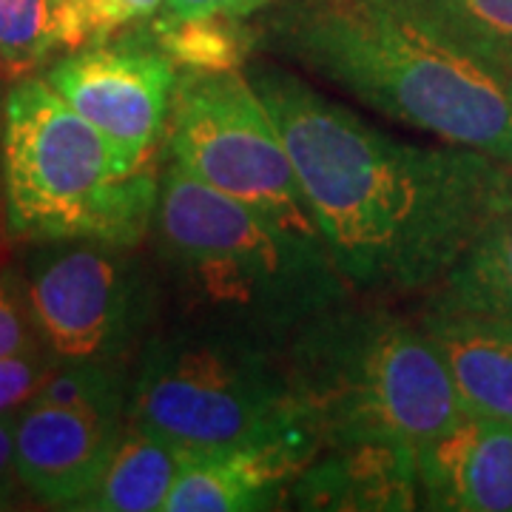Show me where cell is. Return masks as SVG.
Returning <instances> with one entry per match:
<instances>
[{
  "label": "cell",
  "mask_w": 512,
  "mask_h": 512,
  "mask_svg": "<svg viewBox=\"0 0 512 512\" xmlns=\"http://www.w3.org/2000/svg\"><path fill=\"white\" fill-rule=\"evenodd\" d=\"M3 111H6V86L0 80V237L6 234V202H3Z\"/></svg>",
  "instance_id": "25"
},
{
  "label": "cell",
  "mask_w": 512,
  "mask_h": 512,
  "mask_svg": "<svg viewBox=\"0 0 512 512\" xmlns=\"http://www.w3.org/2000/svg\"><path fill=\"white\" fill-rule=\"evenodd\" d=\"M126 419H111L63 404L29 402L15 421V458L23 490L74 510L97 487Z\"/></svg>",
  "instance_id": "10"
},
{
  "label": "cell",
  "mask_w": 512,
  "mask_h": 512,
  "mask_svg": "<svg viewBox=\"0 0 512 512\" xmlns=\"http://www.w3.org/2000/svg\"><path fill=\"white\" fill-rule=\"evenodd\" d=\"M464 52L512 77V0H404Z\"/></svg>",
  "instance_id": "19"
},
{
  "label": "cell",
  "mask_w": 512,
  "mask_h": 512,
  "mask_svg": "<svg viewBox=\"0 0 512 512\" xmlns=\"http://www.w3.org/2000/svg\"><path fill=\"white\" fill-rule=\"evenodd\" d=\"M188 458L183 447L126 421L106 473L74 510L163 512Z\"/></svg>",
  "instance_id": "15"
},
{
  "label": "cell",
  "mask_w": 512,
  "mask_h": 512,
  "mask_svg": "<svg viewBox=\"0 0 512 512\" xmlns=\"http://www.w3.org/2000/svg\"><path fill=\"white\" fill-rule=\"evenodd\" d=\"M421 325L439 348L467 416L512 424V325L424 308Z\"/></svg>",
  "instance_id": "14"
},
{
  "label": "cell",
  "mask_w": 512,
  "mask_h": 512,
  "mask_svg": "<svg viewBox=\"0 0 512 512\" xmlns=\"http://www.w3.org/2000/svg\"><path fill=\"white\" fill-rule=\"evenodd\" d=\"M40 345L43 342L29 308L26 276L12 268H0V356H15Z\"/></svg>",
  "instance_id": "22"
},
{
  "label": "cell",
  "mask_w": 512,
  "mask_h": 512,
  "mask_svg": "<svg viewBox=\"0 0 512 512\" xmlns=\"http://www.w3.org/2000/svg\"><path fill=\"white\" fill-rule=\"evenodd\" d=\"M77 46L69 0H0V80H20Z\"/></svg>",
  "instance_id": "17"
},
{
  "label": "cell",
  "mask_w": 512,
  "mask_h": 512,
  "mask_svg": "<svg viewBox=\"0 0 512 512\" xmlns=\"http://www.w3.org/2000/svg\"><path fill=\"white\" fill-rule=\"evenodd\" d=\"M271 0H165L163 15L174 18H208V15H222V18H245L256 9H262Z\"/></svg>",
  "instance_id": "23"
},
{
  "label": "cell",
  "mask_w": 512,
  "mask_h": 512,
  "mask_svg": "<svg viewBox=\"0 0 512 512\" xmlns=\"http://www.w3.org/2000/svg\"><path fill=\"white\" fill-rule=\"evenodd\" d=\"M23 276L40 342L60 362L123 367L157 311L154 279L134 248L100 239L35 242Z\"/></svg>",
  "instance_id": "8"
},
{
  "label": "cell",
  "mask_w": 512,
  "mask_h": 512,
  "mask_svg": "<svg viewBox=\"0 0 512 512\" xmlns=\"http://www.w3.org/2000/svg\"><path fill=\"white\" fill-rule=\"evenodd\" d=\"M421 507L512 512V424L461 416L416 444Z\"/></svg>",
  "instance_id": "12"
},
{
  "label": "cell",
  "mask_w": 512,
  "mask_h": 512,
  "mask_svg": "<svg viewBox=\"0 0 512 512\" xmlns=\"http://www.w3.org/2000/svg\"><path fill=\"white\" fill-rule=\"evenodd\" d=\"M55 365L57 359L46 345L15 356H0V416H18L43 390Z\"/></svg>",
  "instance_id": "21"
},
{
  "label": "cell",
  "mask_w": 512,
  "mask_h": 512,
  "mask_svg": "<svg viewBox=\"0 0 512 512\" xmlns=\"http://www.w3.org/2000/svg\"><path fill=\"white\" fill-rule=\"evenodd\" d=\"M15 421L18 416H0V510L12 507L23 490L15 458Z\"/></svg>",
  "instance_id": "24"
},
{
  "label": "cell",
  "mask_w": 512,
  "mask_h": 512,
  "mask_svg": "<svg viewBox=\"0 0 512 512\" xmlns=\"http://www.w3.org/2000/svg\"><path fill=\"white\" fill-rule=\"evenodd\" d=\"M274 43L384 117L512 165L510 77L404 0H313Z\"/></svg>",
  "instance_id": "2"
},
{
  "label": "cell",
  "mask_w": 512,
  "mask_h": 512,
  "mask_svg": "<svg viewBox=\"0 0 512 512\" xmlns=\"http://www.w3.org/2000/svg\"><path fill=\"white\" fill-rule=\"evenodd\" d=\"M43 77L106 137L123 171L154 165L180 80L154 40H97L55 60Z\"/></svg>",
  "instance_id": "9"
},
{
  "label": "cell",
  "mask_w": 512,
  "mask_h": 512,
  "mask_svg": "<svg viewBox=\"0 0 512 512\" xmlns=\"http://www.w3.org/2000/svg\"><path fill=\"white\" fill-rule=\"evenodd\" d=\"M350 291H433L512 202V165L390 137L276 66L248 74Z\"/></svg>",
  "instance_id": "1"
},
{
  "label": "cell",
  "mask_w": 512,
  "mask_h": 512,
  "mask_svg": "<svg viewBox=\"0 0 512 512\" xmlns=\"http://www.w3.org/2000/svg\"><path fill=\"white\" fill-rule=\"evenodd\" d=\"M427 308L512 325V202L433 288Z\"/></svg>",
  "instance_id": "16"
},
{
  "label": "cell",
  "mask_w": 512,
  "mask_h": 512,
  "mask_svg": "<svg viewBox=\"0 0 512 512\" xmlns=\"http://www.w3.org/2000/svg\"><path fill=\"white\" fill-rule=\"evenodd\" d=\"M279 353L322 447L419 444L467 416L430 333L387 308L342 302L302 325Z\"/></svg>",
  "instance_id": "4"
},
{
  "label": "cell",
  "mask_w": 512,
  "mask_h": 512,
  "mask_svg": "<svg viewBox=\"0 0 512 512\" xmlns=\"http://www.w3.org/2000/svg\"><path fill=\"white\" fill-rule=\"evenodd\" d=\"M126 421L191 456L316 436L279 348L191 322L143 342Z\"/></svg>",
  "instance_id": "6"
},
{
  "label": "cell",
  "mask_w": 512,
  "mask_h": 512,
  "mask_svg": "<svg viewBox=\"0 0 512 512\" xmlns=\"http://www.w3.org/2000/svg\"><path fill=\"white\" fill-rule=\"evenodd\" d=\"M160 174H134L46 83L20 77L3 111L6 234L18 242L100 239L137 248L154 228Z\"/></svg>",
  "instance_id": "5"
},
{
  "label": "cell",
  "mask_w": 512,
  "mask_h": 512,
  "mask_svg": "<svg viewBox=\"0 0 512 512\" xmlns=\"http://www.w3.org/2000/svg\"><path fill=\"white\" fill-rule=\"evenodd\" d=\"M165 137L171 160L191 177L245 202L293 237L325 245L291 151L242 69L180 72Z\"/></svg>",
  "instance_id": "7"
},
{
  "label": "cell",
  "mask_w": 512,
  "mask_h": 512,
  "mask_svg": "<svg viewBox=\"0 0 512 512\" xmlns=\"http://www.w3.org/2000/svg\"><path fill=\"white\" fill-rule=\"evenodd\" d=\"M288 501L299 510H416L421 507L416 444L356 441L322 447L293 478Z\"/></svg>",
  "instance_id": "13"
},
{
  "label": "cell",
  "mask_w": 512,
  "mask_h": 512,
  "mask_svg": "<svg viewBox=\"0 0 512 512\" xmlns=\"http://www.w3.org/2000/svg\"><path fill=\"white\" fill-rule=\"evenodd\" d=\"M151 40L180 72H237L254 52L256 35L242 18L160 15L151 23Z\"/></svg>",
  "instance_id": "18"
},
{
  "label": "cell",
  "mask_w": 512,
  "mask_h": 512,
  "mask_svg": "<svg viewBox=\"0 0 512 512\" xmlns=\"http://www.w3.org/2000/svg\"><path fill=\"white\" fill-rule=\"evenodd\" d=\"M510 86H512V77H510Z\"/></svg>",
  "instance_id": "26"
},
{
  "label": "cell",
  "mask_w": 512,
  "mask_h": 512,
  "mask_svg": "<svg viewBox=\"0 0 512 512\" xmlns=\"http://www.w3.org/2000/svg\"><path fill=\"white\" fill-rule=\"evenodd\" d=\"M154 242L191 325L234 330L282 348L350 291L325 245L191 177L174 160L160 174Z\"/></svg>",
  "instance_id": "3"
},
{
  "label": "cell",
  "mask_w": 512,
  "mask_h": 512,
  "mask_svg": "<svg viewBox=\"0 0 512 512\" xmlns=\"http://www.w3.org/2000/svg\"><path fill=\"white\" fill-rule=\"evenodd\" d=\"M163 3L165 0H69L77 43L89 46L97 40H109L120 29L163 12Z\"/></svg>",
  "instance_id": "20"
},
{
  "label": "cell",
  "mask_w": 512,
  "mask_h": 512,
  "mask_svg": "<svg viewBox=\"0 0 512 512\" xmlns=\"http://www.w3.org/2000/svg\"><path fill=\"white\" fill-rule=\"evenodd\" d=\"M322 441L316 436L248 444L191 456L165 501L163 512H248L274 510L288 498Z\"/></svg>",
  "instance_id": "11"
}]
</instances>
